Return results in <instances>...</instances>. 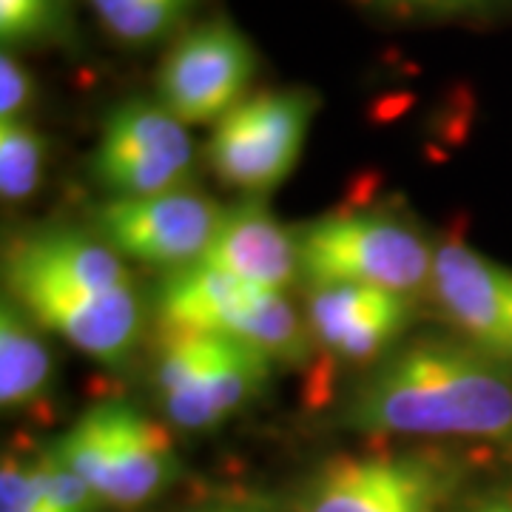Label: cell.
I'll return each mask as SVG.
<instances>
[{
  "label": "cell",
  "mask_w": 512,
  "mask_h": 512,
  "mask_svg": "<svg viewBox=\"0 0 512 512\" xmlns=\"http://www.w3.org/2000/svg\"><path fill=\"white\" fill-rule=\"evenodd\" d=\"M339 421L362 436L512 447V367L461 336H421L353 387Z\"/></svg>",
  "instance_id": "cell-1"
},
{
  "label": "cell",
  "mask_w": 512,
  "mask_h": 512,
  "mask_svg": "<svg viewBox=\"0 0 512 512\" xmlns=\"http://www.w3.org/2000/svg\"><path fill=\"white\" fill-rule=\"evenodd\" d=\"M3 285L46 333L103 365H123L140 345V291L123 256L94 231L40 228L15 239Z\"/></svg>",
  "instance_id": "cell-2"
},
{
  "label": "cell",
  "mask_w": 512,
  "mask_h": 512,
  "mask_svg": "<svg viewBox=\"0 0 512 512\" xmlns=\"http://www.w3.org/2000/svg\"><path fill=\"white\" fill-rule=\"evenodd\" d=\"M46 450L83 478L106 507L117 510L160 498L180 473L168 430L120 399L92 404Z\"/></svg>",
  "instance_id": "cell-3"
},
{
  "label": "cell",
  "mask_w": 512,
  "mask_h": 512,
  "mask_svg": "<svg viewBox=\"0 0 512 512\" xmlns=\"http://www.w3.org/2000/svg\"><path fill=\"white\" fill-rule=\"evenodd\" d=\"M293 234L305 285H370L410 299L433 291L436 245L393 214H328L299 225Z\"/></svg>",
  "instance_id": "cell-4"
},
{
  "label": "cell",
  "mask_w": 512,
  "mask_h": 512,
  "mask_svg": "<svg viewBox=\"0 0 512 512\" xmlns=\"http://www.w3.org/2000/svg\"><path fill=\"white\" fill-rule=\"evenodd\" d=\"M274 359L222 333L163 328L154 362V396L168 424L205 433L265 393Z\"/></svg>",
  "instance_id": "cell-5"
},
{
  "label": "cell",
  "mask_w": 512,
  "mask_h": 512,
  "mask_svg": "<svg viewBox=\"0 0 512 512\" xmlns=\"http://www.w3.org/2000/svg\"><path fill=\"white\" fill-rule=\"evenodd\" d=\"M157 316L163 328L231 336L262 350L276 365L299 367L313 353L308 319L285 293L239 282L202 262L165 276Z\"/></svg>",
  "instance_id": "cell-6"
},
{
  "label": "cell",
  "mask_w": 512,
  "mask_h": 512,
  "mask_svg": "<svg viewBox=\"0 0 512 512\" xmlns=\"http://www.w3.org/2000/svg\"><path fill=\"white\" fill-rule=\"evenodd\" d=\"M456 490V467L424 450L342 453L313 470L296 512H444Z\"/></svg>",
  "instance_id": "cell-7"
},
{
  "label": "cell",
  "mask_w": 512,
  "mask_h": 512,
  "mask_svg": "<svg viewBox=\"0 0 512 512\" xmlns=\"http://www.w3.org/2000/svg\"><path fill=\"white\" fill-rule=\"evenodd\" d=\"M311 89H271L245 97L211 131L205 160L217 180L248 197L285 183L302 157L316 114Z\"/></svg>",
  "instance_id": "cell-8"
},
{
  "label": "cell",
  "mask_w": 512,
  "mask_h": 512,
  "mask_svg": "<svg viewBox=\"0 0 512 512\" xmlns=\"http://www.w3.org/2000/svg\"><path fill=\"white\" fill-rule=\"evenodd\" d=\"M197 146L160 100L131 97L106 114L92 171L111 197H151L194 180Z\"/></svg>",
  "instance_id": "cell-9"
},
{
  "label": "cell",
  "mask_w": 512,
  "mask_h": 512,
  "mask_svg": "<svg viewBox=\"0 0 512 512\" xmlns=\"http://www.w3.org/2000/svg\"><path fill=\"white\" fill-rule=\"evenodd\" d=\"M222 217L220 202L185 185L151 197H109L94 208V234L120 256L174 274L202 262Z\"/></svg>",
  "instance_id": "cell-10"
},
{
  "label": "cell",
  "mask_w": 512,
  "mask_h": 512,
  "mask_svg": "<svg viewBox=\"0 0 512 512\" xmlns=\"http://www.w3.org/2000/svg\"><path fill=\"white\" fill-rule=\"evenodd\" d=\"M251 40L228 20L185 32L157 72V100L185 126L217 123L239 106L256 77Z\"/></svg>",
  "instance_id": "cell-11"
},
{
  "label": "cell",
  "mask_w": 512,
  "mask_h": 512,
  "mask_svg": "<svg viewBox=\"0 0 512 512\" xmlns=\"http://www.w3.org/2000/svg\"><path fill=\"white\" fill-rule=\"evenodd\" d=\"M456 336L512 367V268L461 239L436 245L433 291Z\"/></svg>",
  "instance_id": "cell-12"
},
{
  "label": "cell",
  "mask_w": 512,
  "mask_h": 512,
  "mask_svg": "<svg viewBox=\"0 0 512 512\" xmlns=\"http://www.w3.org/2000/svg\"><path fill=\"white\" fill-rule=\"evenodd\" d=\"M416 299L370 285H305L313 345L350 365H379L416 319Z\"/></svg>",
  "instance_id": "cell-13"
},
{
  "label": "cell",
  "mask_w": 512,
  "mask_h": 512,
  "mask_svg": "<svg viewBox=\"0 0 512 512\" xmlns=\"http://www.w3.org/2000/svg\"><path fill=\"white\" fill-rule=\"evenodd\" d=\"M202 265L265 291L285 293L299 276L296 234L271 214L262 197L228 208Z\"/></svg>",
  "instance_id": "cell-14"
},
{
  "label": "cell",
  "mask_w": 512,
  "mask_h": 512,
  "mask_svg": "<svg viewBox=\"0 0 512 512\" xmlns=\"http://www.w3.org/2000/svg\"><path fill=\"white\" fill-rule=\"evenodd\" d=\"M55 356L46 330L3 293L0 302V404L6 413H20L52 393Z\"/></svg>",
  "instance_id": "cell-15"
},
{
  "label": "cell",
  "mask_w": 512,
  "mask_h": 512,
  "mask_svg": "<svg viewBox=\"0 0 512 512\" xmlns=\"http://www.w3.org/2000/svg\"><path fill=\"white\" fill-rule=\"evenodd\" d=\"M200 0H89L92 12L117 43H160L194 12Z\"/></svg>",
  "instance_id": "cell-16"
},
{
  "label": "cell",
  "mask_w": 512,
  "mask_h": 512,
  "mask_svg": "<svg viewBox=\"0 0 512 512\" xmlns=\"http://www.w3.org/2000/svg\"><path fill=\"white\" fill-rule=\"evenodd\" d=\"M49 143L32 120L0 123V194L6 202H23L43 183Z\"/></svg>",
  "instance_id": "cell-17"
},
{
  "label": "cell",
  "mask_w": 512,
  "mask_h": 512,
  "mask_svg": "<svg viewBox=\"0 0 512 512\" xmlns=\"http://www.w3.org/2000/svg\"><path fill=\"white\" fill-rule=\"evenodd\" d=\"M72 35V0H0L3 49L63 43Z\"/></svg>",
  "instance_id": "cell-18"
},
{
  "label": "cell",
  "mask_w": 512,
  "mask_h": 512,
  "mask_svg": "<svg viewBox=\"0 0 512 512\" xmlns=\"http://www.w3.org/2000/svg\"><path fill=\"white\" fill-rule=\"evenodd\" d=\"M29 473L37 493L52 507V512H100L103 501L80 476H74L66 464H60L49 450L29 458Z\"/></svg>",
  "instance_id": "cell-19"
},
{
  "label": "cell",
  "mask_w": 512,
  "mask_h": 512,
  "mask_svg": "<svg viewBox=\"0 0 512 512\" xmlns=\"http://www.w3.org/2000/svg\"><path fill=\"white\" fill-rule=\"evenodd\" d=\"M35 106V80L12 49L0 55V123L3 120H29Z\"/></svg>",
  "instance_id": "cell-20"
},
{
  "label": "cell",
  "mask_w": 512,
  "mask_h": 512,
  "mask_svg": "<svg viewBox=\"0 0 512 512\" xmlns=\"http://www.w3.org/2000/svg\"><path fill=\"white\" fill-rule=\"evenodd\" d=\"M0 512H52L37 493L29 461L20 456H3L0 467Z\"/></svg>",
  "instance_id": "cell-21"
},
{
  "label": "cell",
  "mask_w": 512,
  "mask_h": 512,
  "mask_svg": "<svg viewBox=\"0 0 512 512\" xmlns=\"http://www.w3.org/2000/svg\"><path fill=\"white\" fill-rule=\"evenodd\" d=\"M373 3L407 18H476V15H490L512 0H373Z\"/></svg>",
  "instance_id": "cell-22"
},
{
  "label": "cell",
  "mask_w": 512,
  "mask_h": 512,
  "mask_svg": "<svg viewBox=\"0 0 512 512\" xmlns=\"http://www.w3.org/2000/svg\"><path fill=\"white\" fill-rule=\"evenodd\" d=\"M470 512H512V484L510 487H501L495 493L484 495L481 501H476Z\"/></svg>",
  "instance_id": "cell-23"
},
{
  "label": "cell",
  "mask_w": 512,
  "mask_h": 512,
  "mask_svg": "<svg viewBox=\"0 0 512 512\" xmlns=\"http://www.w3.org/2000/svg\"><path fill=\"white\" fill-rule=\"evenodd\" d=\"M194 512H265L256 504H245V501H214V504H205L200 510Z\"/></svg>",
  "instance_id": "cell-24"
}]
</instances>
